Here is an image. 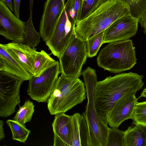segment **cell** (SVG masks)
Returning a JSON list of instances; mask_svg holds the SVG:
<instances>
[{"label": "cell", "instance_id": "4", "mask_svg": "<svg viewBox=\"0 0 146 146\" xmlns=\"http://www.w3.org/2000/svg\"><path fill=\"white\" fill-rule=\"evenodd\" d=\"M108 43L98 56L97 62L99 67L117 73L129 70L137 64L135 48L131 40Z\"/></svg>", "mask_w": 146, "mask_h": 146}, {"label": "cell", "instance_id": "1", "mask_svg": "<svg viewBox=\"0 0 146 146\" xmlns=\"http://www.w3.org/2000/svg\"><path fill=\"white\" fill-rule=\"evenodd\" d=\"M143 76L132 72L107 77L98 82L94 92L95 108L100 119L108 124L109 115L116 102L125 94L136 92L144 85Z\"/></svg>", "mask_w": 146, "mask_h": 146}, {"label": "cell", "instance_id": "22", "mask_svg": "<svg viewBox=\"0 0 146 146\" xmlns=\"http://www.w3.org/2000/svg\"><path fill=\"white\" fill-rule=\"evenodd\" d=\"M34 107L32 102L29 100L26 101L22 106H20L13 119L25 125L26 123L31 121L35 111Z\"/></svg>", "mask_w": 146, "mask_h": 146}, {"label": "cell", "instance_id": "28", "mask_svg": "<svg viewBox=\"0 0 146 146\" xmlns=\"http://www.w3.org/2000/svg\"><path fill=\"white\" fill-rule=\"evenodd\" d=\"M83 0H72L71 15L74 22L78 21L81 9Z\"/></svg>", "mask_w": 146, "mask_h": 146}, {"label": "cell", "instance_id": "5", "mask_svg": "<svg viewBox=\"0 0 146 146\" xmlns=\"http://www.w3.org/2000/svg\"><path fill=\"white\" fill-rule=\"evenodd\" d=\"M84 81L88 102L82 115L88 126L89 146H107L109 127L100 119L94 103V92L97 80L89 77Z\"/></svg>", "mask_w": 146, "mask_h": 146}, {"label": "cell", "instance_id": "24", "mask_svg": "<svg viewBox=\"0 0 146 146\" xmlns=\"http://www.w3.org/2000/svg\"><path fill=\"white\" fill-rule=\"evenodd\" d=\"M106 0H83L78 21L82 20L88 17Z\"/></svg>", "mask_w": 146, "mask_h": 146}, {"label": "cell", "instance_id": "30", "mask_svg": "<svg viewBox=\"0 0 146 146\" xmlns=\"http://www.w3.org/2000/svg\"><path fill=\"white\" fill-rule=\"evenodd\" d=\"M139 22L141 26L144 29V33L146 35V13L143 17L139 20Z\"/></svg>", "mask_w": 146, "mask_h": 146}, {"label": "cell", "instance_id": "12", "mask_svg": "<svg viewBox=\"0 0 146 146\" xmlns=\"http://www.w3.org/2000/svg\"><path fill=\"white\" fill-rule=\"evenodd\" d=\"M65 0H46L40 21L39 33L46 42L53 33L64 7Z\"/></svg>", "mask_w": 146, "mask_h": 146}, {"label": "cell", "instance_id": "6", "mask_svg": "<svg viewBox=\"0 0 146 146\" xmlns=\"http://www.w3.org/2000/svg\"><path fill=\"white\" fill-rule=\"evenodd\" d=\"M71 0H68L54 30L46 44L51 54L59 59L75 34L76 23L71 16Z\"/></svg>", "mask_w": 146, "mask_h": 146}, {"label": "cell", "instance_id": "34", "mask_svg": "<svg viewBox=\"0 0 146 146\" xmlns=\"http://www.w3.org/2000/svg\"><path fill=\"white\" fill-rule=\"evenodd\" d=\"M144 97L146 98V88H145L141 94L140 97Z\"/></svg>", "mask_w": 146, "mask_h": 146}, {"label": "cell", "instance_id": "3", "mask_svg": "<svg viewBox=\"0 0 146 146\" xmlns=\"http://www.w3.org/2000/svg\"><path fill=\"white\" fill-rule=\"evenodd\" d=\"M86 93L84 84L79 78L61 74L47 101L50 114L65 113L82 103L86 98Z\"/></svg>", "mask_w": 146, "mask_h": 146}, {"label": "cell", "instance_id": "16", "mask_svg": "<svg viewBox=\"0 0 146 146\" xmlns=\"http://www.w3.org/2000/svg\"><path fill=\"white\" fill-rule=\"evenodd\" d=\"M71 133L72 146H89L88 126L82 115H71Z\"/></svg>", "mask_w": 146, "mask_h": 146}, {"label": "cell", "instance_id": "27", "mask_svg": "<svg viewBox=\"0 0 146 146\" xmlns=\"http://www.w3.org/2000/svg\"><path fill=\"white\" fill-rule=\"evenodd\" d=\"M132 119L134 124H139L146 126V101L137 103Z\"/></svg>", "mask_w": 146, "mask_h": 146}, {"label": "cell", "instance_id": "20", "mask_svg": "<svg viewBox=\"0 0 146 146\" xmlns=\"http://www.w3.org/2000/svg\"><path fill=\"white\" fill-rule=\"evenodd\" d=\"M27 21L25 22L24 33L22 43L32 48H35L40 42V33L37 32L34 26L32 20V13H30Z\"/></svg>", "mask_w": 146, "mask_h": 146}, {"label": "cell", "instance_id": "17", "mask_svg": "<svg viewBox=\"0 0 146 146\" xmlns=\"http://www.w3.org/2000/svg\"><path fill=\"white\" fill-rule=\"evenodd\" d=\"M0 71L16 76L25 81L29 80L32 76L0 46Z\"/></svg>", "mask_w": 146, "mask_h": 146}, {"label": "cell", "instance_id": "18", "mask_svg": "<svg viewBox=\"0 0 146 146\" xmlns=\"http://www.w3.org/2000/svg\"><path fill=\"white\" fill-rule=\"evenodd\" d=\"M124 146H146V126L139 124L129 126L124 131Z\"/></svg>", "mask_w": 146, "mask_h": 146}, {"label": "cell", "instance_id": "29", "mask_svg": "<svg viewBox=\"0 0 146 146\" xmlns=\"http://www.w3.org/2000/svg\"><path fill=\"white\" fill-rule=\"evenodd\" d=\"M21 0H13L14 14L19 19L20 16V7Z\"/></svg>", "mask_w": 146, "mask_h": 146}, {"label": "cell", "instance_id": "23", "mask_svg": "<svg viewBox=\"0 0 146 146\" xmlns=\"http://www.w3.org/2000/svg\"><path fill=\"white\" fill-rule=\"evenodd\" d=\"M105 31L95 35L86 41L88 57L95 56L103 44Z\"/></svg>", "mask_w": 146, "mask_h": 146}, {"label": "cell", "instance_id": "25", "mask_svg": "<svg viewBox=\"0 0 146 146\" xmlns=\"http://www.w3.org/2000/svg\"><path fill=\"white\" fill-rule=\"evenodd\" d=\"M130 6L131 15L141 19L146 13V0H123Z\"/></svg>", "mask_w": 146, "mask_h": 146}, {"label": "cell", "instance_id": "13", "mask_svg": "<svg viewBox=\"0 0 146 146\" xmlns=\"http://www.w3.org/2000/svg\"><path fill=\"white\" fill-rule=\"evenodd\" d=\"M136 92L127 94L115 104L108 117V124L111 128H118L124 121L132 119L138 99Z\"/></svg>", "mask_w": 146, "mask_h": 146}, {"label": "cell", "instance_id": "14", "mask_svg": "<svg viewBox=\"0 0 146 146\" xmlns=\"http://www.w3.org/2000/svg\"><path fill=\"white\" fill-rule=\"evenodd\" d=\"M5 50L32 76L35 57L38 51L22 43L0 44Z\"/></svg>", "mask_w": 146, "mask_h": 146}, {"label": "cell", "instance_id": "11", "mask_svg": "<svg viewBox=\"0 0 146 146\" xmlns=\"http://www.w3.org/2000/svg\"><path fill=\"white\" fill-rule=\"evenodd\" d=\"M139 19L128 15L117 19L105 31L103 44L128 39L136 34Z\"/></svg>", "mask_w": 146, "mask_h": 146}, {"label": "cell", "instance_id": "33", "mask_svg": "<svg viewBox=\"0 0 146 146\" xmlns=\"http://www.w3.org/2000/svg\"><path fill=\"white\" fill-rule=\"evenodd\" d=\"M34 0H30L29 1V9L30 13H32L33 7Z\"/></svg>", "mask_w": 146, "mask_h": 146}, {"label": "cell", "instance_id": "2", "mask_svg": "<svg viewBox=\"0 0 146 146\" xmlns=\"http://www.w3.org/2000/svg\"><path fill=\"white\" fill-rule=\"evenodd\" d=\"M130 15L129 5L123 0H107L88 17L77 21L75 34L86 41L105 31L117 19Z\"/></svg>", "mask_w": 146, "mask_h": 146}, {"label": "cell", "instance_id": "15", "mask_svg": "<svg viewBox=\"0 0 146 146\" xmlns=\"http://www.w3.org/2000/svg\"><path fill=\"white\" fill-rule=\"evenodd\" d=\"M52 126L53 146H72L71 133V115L64 113L55 115Z\"/></svg>", "mask_w": 146, "mask_h": 146}, {"label": "cell", "instance_id": "32", "mask_svg": "<svg viewBox=\"0 0 146 146\" xmlns=\"http://www.w3.org/2000/svg\"><path fill=\"white\" fill-rule=\"evenodd\" d=\"M11 11H13L12 0H2Z\"/></svg>", "mask_w": 146, "mask_h": 146}, {"label": "cell", "instance_id": "10", "mask_svg": "<svg viewBox=\"0 0 146 146\" xmlns=\"http://www.w3.org/2000/svg\"><path fill=\"white\" fill-rule=\"evenodd\" d=\"M24 23L16 17L2 0H0V34L15 43H22Z\"/></svg>", "mask_w": 146, "mask_h": 146}, {"label": "cell", "instance_id": "21", "mask_svg": "<svg viewBox=\"0 0 146 146\" xmlns=\"http://www.w3.org/2000/svg\"><path fill=\"white\" fill-rule=\"evenodd\" d=\"M6 123L11 129L13 139L21 143H25L30 133V130L27 129L25 125L14 119H8Z\"/></svg>", "mask_w": 146, "mask_h": 146}, {"label": "cell", "instance_id": "26", "mask_svg": "<svg viewBox=\"0 0 146 146\" xmlns=\"http://www.w3.org/2000/svg\"><path fill=\"white\" fill-rule=\"evenodd\" d=\"M124 131L117 128H109L107 146H124Z\"/></svg>", "mask_w": 146, "mask_h": 146}, {"label": "cell", "instance_id": "19", "mask_svg": "<svg viewBox=\"0 0 146 146\" xmlns=\"http://www.w3.org/2000/svg\"><path fill=\"white\" fill-rule=\"evenodd\" d=\"M50 54L43 50L38 52L35 60L33 76H39L47 69L59 62L51 58Z\"/></svg>", "mask_w": 146, "mask_h": 146}, {"label": "cell", "instance_id": "31", "mask_svg": "<svg viewBox=\"0 0 146 146\" xmlns=\"http://www.w3.org/2000/svg\"><path fill=\"white\" fill-rule=\"evenodd\" d=\"M4 125L3 121L0 120V141L3 140L5 138V134L4 132L3 126Z\"/></svg>", "mask_w": 146, "mask_h": 146}, {"label": "cell", "instance_id": "8", "mask_svg": "<svg viewBox=\"0 0 146 146\" xmlns=\"http://www.w3.org/2000/svg\"><path fill=\"white\" fill-rule=\"evenodd\" d=\"M25 81L19 77L0 71V116L7 117L15 111L21 102L20 90Z\"/></svg>", "mask_w": 146, "mask_h": 146}, {"label": "cell", "instance_id": "9", "mask_svg": "<svg viewBox=\"0 0 146 146\" xmlns=\"http://www.w3.org/2000/svg\"><path fill=\"white\" fill-rule=\"evenodd\" d=\"M61 73L59 62L48 68L37 77L29 80L27 90L31 99L38 102H47Z\"/></svg>", "mask_w": 146, "mask_h": 146}, {"label": "cell", "instance_id": "7", "mask_svg": "<svg viewBox=\"0 0 146 146\" xmlns=\"http://www.w3.org/2000/svg\"><path fill=\"white\" fill-rule=\"evenodd\" d=\"M87 57L86 41L75 34L59 59L61 74L79 78Z\"/></svg>", "mask_w": 146, "mask_h": 146}]
</instances>
